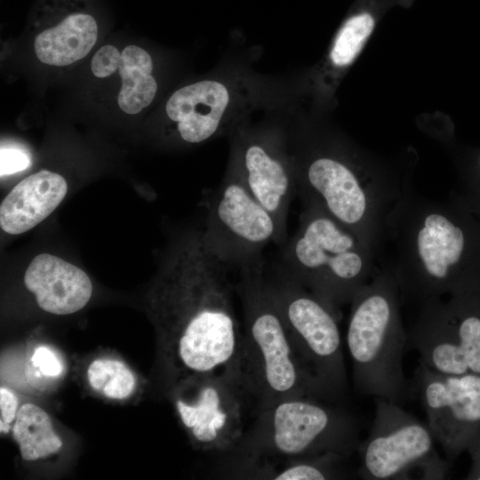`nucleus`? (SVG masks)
<instances>
[{
    "instance_id": "nucleus-24",
    "label": "nucleus",
    "mask_w": 480,
    "mask_h": 480,
    "mask_svg": "<svg viewBox=\"0 0 480 480\" xmlns=\"http://www.w3.org/2000/svg\"><path fill=\"white\" fill-rule=\"evenodd\" d=\"M460 194L480 216V156L463 174V188Z\"/></svg>"
},
{
    "instance_id": "nucleus-22",
    "label": "nucleus",
    "mask_w": 480,
    "mask_h": 480,
    "mask_svg": "<svg viewBox=\"0 0 480 480\" xmlns=\"http://www.w3.org/2000/svg\"><path fill=\"white\" fill-rule=\"evenodd\" d=\"M121 53L113 45H105L100 47L91 62V68L93 75L103 78L109 76L119 68Z\"/></svg>"
},
{
    "instance_id": "nucleus-8",
    "label": "nucleus",
    "mask_w": 480,
    "mask_h": 480,
    "mask_svg": "<svg viewBox=\"0 0 480 480\" xmlns=\"http://www.w3.org/2000/svg\"><path fill=\"white\" fill-rule=\"evenodd\" d=\"M375 399V417L367 438L360 442L357 475L366 480L444 479L451 464L437 453L428 428L398 404Z\"/></svg>"
},
{
    "instance_id": "nucleus-5",
    "label": "nucleus",
    "mask_w": 480,
    "mask_h": 480,
    "mask_svg": "<svg viewBox=\"0 0 480 480\" xmlns=\"http://www.w3.org/2000/svg\"><path fill=\"white\" fill-rule=\"evenodd\" d=\"M265 267L239 273L243 306L240 375L256 409L294 396L329 400L298 359L265 282Z\"/></svg>"
},
{
    "instance_id": "nucleus-3",
    "label": "nucleus",
    "mask_w": 480,
    "mask_h": 480,
    "mask_svg": "<svg viewBox=\"0 0 480 480\" xmlns=\"http://www.w3.org/2000/svg\"><path fill=\"white\" fill-rule=\"evenodd\" d=\"M255 419L228 455L236 476H264L275 460L356 451L359 425L340 407L309 396L288 397L256 409ZM229 469V470H232Z\"/></svg>"
},
{
    "instance_id": "nucleus-13",
    "label": "nucleus",
    "mask_w": 480,
    "mask_h": 480,
    "mask_svg": "<svg viewBox=\"0 0 480 480\" xmlns=\"http://www.w3.org/2000/svg\"><path fill=\"white\" fill-rule=\"evenodd\" d=\"M24 284L42 310L59 316L79 311L92 293L91 279L83 269L50 253L31 260Z\"/></svg>"
},
{
    "instance_id": "nucleus-20",
    "label": "nucleus",
    "mask_w": 480,
    "mask_h": 480,
    "mask_svg": "<svg viewBox=\"0 0 480 480\" xmlns=\"http://www.w3.org/2000/svg\"><path fill=\"white\" fill-rule=\"evenodd\" d=\"M87 380L93 390L115 400L127 398L136 386L131 370L124 363L109 358L92 362L87 369Z\"/></svg>"
},
{
    "instance_id": "nucleus-15",
    "label": "nucleus",
    "mask_w": 480,
    "mask_h": 480,
    "mask_svg": "<svg viewBox=\"0 0 480 480\" xmlns=\"http://www.w3.org/2000/svg\"><path fill=\"white\" fill-rule=\"evenodd\" d=\"M228 100V92L222 84L201 81L177 90L166 103V113L178 123L180 138L196 144L218 131Z\"/></svg>"
},
{
    "instance_id": "nucleus-19",
    "label": "nucleus",
    "mask_w": 480,
    "mask_h": 480,
    "mask_svg": "<svg viewBox=\"0 0 480 480\" xmlns=\"http://www.w3.org/2000/svg\"><path fill=\"white\" fill-rule=\"evenodd\" d=\"M348 458L338 453L291 460L284 465L275 466L268 479L273 480H325L346 477L343 462Z\"/></svg>"
},
{
    "instance_id": "nucleus-18",
    "label": "nucleus",
    "mask_w": 480,
    "mask_h": 480,
    "mask_svg": "<svg viewBox=\"0 0 480 480\" xmlns=\"http://www.w3.org/2000/svg\"><path fill=\"white\" fill-rule=\"evenodd\" d=\"M12 436L21 458L27 461L45 458L62 447V440L55 432L48 413L31 403L19 408Z\"/></svg>"
},
{
    "instance_id": "nucleus-9",
    "label": "nucleus",
    "mask_w": 480,
    "mask_h": 480,
    "mask_svg": "<svg viewBox=\"0 0 480 480\" xmlns=\"http://www.w3.org/2000/svg\"><path fill=\"white\" fill-rule=\"evenodd\" d=\"M407 347L436 372L480 375V291L422 302Z\"/></svg>"
},
{
    "instance_id": "nucleus-4",
    "label": "nucleus",
    "mask_w": 480,
    "mask_h": 480,
    "mask_svg": "<svg viewBox=\"0 0 480 480\" xmlns=\"http://www.w3.org/2000/svg\"><path fill=\"white\" fill-rule=\"evenodd\" d=\"M349 304L346 340L356 390L398 404L415 398L413 381L403 368L408 333L401 318L400 291L388 263L377 268Z\"/></svg>"
},
{
    "instance_id": "nucleus-26",
    "label": "nucleus",
    "mask_w": 480,
    "mask_h": 480,
    "mask_svg": "<svg viewBox=\"0 0 480 480\" xmlns=\"http://www.w3.org/2000/svg\"><path fill=\"white\" fill-rule=\"evenodd\" d=\"M18 398L8 388H0V429L1 433H8L11 429V423L16 419L18 413Z\"/></svg>"
},
{
    "instance_id": "nucleus-10",
    "label": "nucleus",
    "mask_w": 480,
    "mask_h": 480,
    "mask_svg": "<svg viewBox=\"0 0 480 480\" xmlns=\"http://www.w3.org/2000/svg\"><path fill=\"white\" fill-rule=\"evenodd\" d=\"M169 389L178 418L196 448L225 453L240 443L251 398L238 377L224 372L193 375Z\"/></svg>"
},
{
    "instance_id": "nucleus-12",
    "label": "nucleus",
    "mask_w": 480,
    "mask_h": 480,
    "mask_svg": "<svg viewBox=\"0 0 480 480\" xmlns=\"http://www.w3.org/2000/svg\"><path fill=\"white\" fill-rule=\"evenodd\" d=\"M428 426L452 462L480 439V375H446L420 362L412 380Z\"/></svg>"
},
{
    "instance_id": "nucleus-16",
    "label": "nucleus",
    "mask_w": 480,
    "mask_h": 480,
    "mask_svg": "<svg viewBox=\"0 0 480 480\" xmlns=\"http://www.w3.org/2000/svg\"><path fill=\"white\" fill-rule=\"evenodd\" d=\"M68 0L67 12L54 25L36 35L34 49L40 61L63 67L85 57L98 37L95 17Z\"/></svg>"
},
{
    "instance_id": "nucleus-17",
    "label": "nucleus",
    "mask_w": 480,
    "mask_h": 480,
    "mask_svg": "<svg viewBox=\"0 0 480 480\" xmlns=\"http://www.w3.org/2000/svg\"><path fill=\"white\" fill-rule=\"evenodd\" d=\"M118 70L122 79L118 106L127 114H137L152 102L156 93L157 84L151 76L152 59L144 49L128 45L121 52Z\"/></svg>"
},
{
    "instance_id": "nucleus-11",
    "label": "nucleus",
    "mask_w": 480,
    "mask_h": 480,
    "mask_svg": "<svg viewBox=\"0 0 480 480\" xmlns=\"http://www.w3.org/2000/svg\"><path fill=\"white\" fill-rule=\"evenodd\" d=\"M203 236L210 252L239 273L265 267L263 251L276 244L277 226L232 172L209 198Z\"/></svg>"
},
{
    "instance_id": "nucleus-21",
    "label": "nucleus",
    "mask_w": 480,
    "mask_h": 480,
    "mask_svg": "<svg viewBox=\"0 0 480 480\" xmlns=\"http://www.w3.org/2000/svg\"><path fill=\"white\" fill-rule=\"evenodd\" d=\"M374 26L372 17L362 13L350 18L342 27L334 42L331 59L337 66H346L359 53Z\"/></svg>"
},
{
    "instance_id": "nucleus-14",
    "label": "nucleus",
    "mask_w": 480,
    "mask_h": 480,
    "mask_svg": "<svg viewBox=\"0 0 480 480\" xmlns=\"http://www.w3.org/2000/svg\"><path fill=\"white\" fill-rule=\"evenodd\" d=\"M66 180L42 170L22 180L0 205V227L12 235L25 233L46 219L65 197Z\"/></svg>"
},
{
    "instance_id": "nucleus-25",
    "label": "nucleus",
    "mask_w": 480,
    "mask_h": 480,
    "mask_svg": "<svg viewBox=\"0 0 480 480\" xmlns=\"http://www.w3.org/2000/svg\"><path fill=\"white\" fill-rule=\"evenodd\" d=\"M32 364L47 377H58L62 372V364L52 349L45 346L36 348L31 356Z\"/></svg>"
},
{
    "instance_id": "nucleus-2",
    "label": "nucleus",
    "mask_w": 480,
    "mask_h": 480,
    "mask_svg": "<svg viewBox=\"0 0 480 480\" xmlns=\"http://www.w3.org/2000/svg\"><path fill=\"white\" fill-rule=\"evenodd\" d=\"M387 244L402 304L480 291V216L460 194L436 201L409 186L388 217Z\"/></svg>"
},
{
    "instance_id": "nucleus-27",
    "label": "nucleus",
    "mask_w": 480,
    "mask_h": 480,
    "mask_svg": "<svg viewBox=\"0 0 480 480\" xmlns=\"http://www.w3.org/2000/svg\"><path fill=\"white\" fill-rule=\"evenodd\" d=\"M471 458V467L465 479L480 480V439L467 451Z\"/></svg>"
},
{
    "instance_id": "nucleus-23",
    "label": "nucleus",
    "mask_w": 480,
    "mask_h": 480,
    "mask_svg": "<svg viewBox=\"0 0 480 480\" xmlns=\"http://www.w3.org/2000/svg\"><path fill=\"white\" fill-rule=\"evenodd\" d=\"M30 164L29 156L16 147H1L0 175L6 176L27 169Z\"/></svg>"
},
{
    "instance_id": "nucleus-1",
    "label": "nucleus",
    "mask_w": 480,
    "mask_h": 480,
    "mask_svg": "<svg viewBox=\"0 0 480 480\" xmlns=\"http://www.w3.org/2000/svg\"><path fill=\"white\" fill-rule=\"evenodd\" d=\"M229 272L207 248L203 231H196L175 246L151 287L148 310L168 388L210 372L242 380V328Z\"/></svg>"
},
{
    "instance_id": "nucleus-6",
    "label": "nucleus",
    "mask_w": 480,
    "mask_h": 480,
    "mask_svg": "<svg viewBox=\"0 0 480 480\" xmlns=\"http://www.w3.org/2000/svg\"><path fill=\"white\" fill-rule=\"evenodd\" d=\"M280 271L301 284L340 320V308L376 272L379 254L322 211L304 207L281 247Z\"/></svg>"
},
{
    "instance_id": "nucleus-7",
    "label": "nucleus",
    "mask_w": 480,
    "mask_h": 480,
    "mask_svg": "<svg viewBox=\"0 0 480 480\" xmlns=\"http://www.w3.org/2000/svg\"><path fill=\"white\" fill-rule=\"evenodd\" d=\"M267 288L284 321L292 348L330 401L348 391L339 319L308 289L274 267L265 268Z\"/></svg>"
}]
</instances>
